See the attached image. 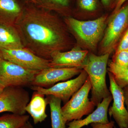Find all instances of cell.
I'll list each match as a JSON object with an SVG mask.
<instances>
[{
  "label": "cell",
  "instance_id": "f546056e",
  "mask_svg": "<svg viewBox=\"0 0 128 128\" xmlns=\"http://www.w3.org/2000/svg\"><path fill=\"white\" fill-rule=\"evenodd\" d=\"M4 89H3V88H2L0 86V95L2 93V92H3Z\"/></svg>",
  "mask_w": 128,
  "mask_h": 128
},
{
  "label": "cell",
  "instance_id": "6da1fadb",
  "mask_svg": "<svg viewBox=\"0 0 128 128\" xmlns=\"http://www.w3.org/2000/svg\"><path fill=\"white\" fill-rule=\"evenodd\" d=\"M24 48L50 60L54 53L64 51L70 44L67 28L56 13L24 2L15 25Z\"/></svg>",
  "mask_w": 128,
  "mask_h": 128
},
{
  "label": "cell",
  "instance_id": "7c38bea8",
  "mask_svg": "<svg viewBox=\"0 0 128 128\" xmlns=\"http://www.w3.org/2000/svg\"><path fill=\"white\" fill-rule=\"evenodd\" d=\"M89 52L78 47L68 51H57L51 56L50 67L76 68L83 70Z\"/></svg>",
  "mask_w": 128,
  "mask_h": 128
},
{
  "label": "cell",
  "instance_id": "5bb4252c",
  "mask_svg": "<svg viewBox=\"0 0 128 128\" xmlns=\"http://www.w3.org/2000/svg\"><path fill=\"white\" fill-rule=\"evenodd\" d=\"M23 9L17 0H0V24L15 26Z\"/></svg>",
  "mask_w": 128,
  "mask_h": 128
},
{
  "label": "cell",
  "instance_id": "ffe728a7",
  "mask_svg": "<svg viewBox=\"0 0 128 128\" xmlns=\"http://www.w3.org/2000/svg\"><path fill=\"white\" fill-rule=\"evenodd\" d=\"M108 72L111 73L118 86L123 89L128 86V69L120 67L110 61L108 63Z\"/></svg>",
  "mask_w": 128,
  "mask_h": 128
},
{
  "label": "cell",
  "instance_id": "ba28073f",
  "mask_svg": "<svg viewBox=\"0 0 128 128\" xmlns=\"http://www.w3.org/2000/svg\"><path fill=\"white\" fill-rule=\"evenodd\" d=\"M88 77L86 72L82 70L78 76L74 79L58 82L49 88L32 86L31 88L34 91L44 96L56 97L65 104L84 84Z\"/></svg>",
  "mask_w": 128,
  "mask_h": 128
},
{
  "label": "cell",
  "instance_id": "d4e9b609",
  "mask_svg": "<svg viewBox=\"0 0 128 128\" xmlns=\"http://www.w3.org/2000/svg\"><path fill=\"white\" fill-rule=\"evenodd\" d=\"M127 0H116L113 8H114L113 12L117 11L124 5Z\"/></svg>",
  "mask_w": 128,
  "mask_h": 128
},
{
  "label": "cell",
  "instance_id": "9a60e30c",
  "mask_svg": "<svg viewBox=\"0 0 128 128\" xmlns=\"http://www.w3.org/2000/svg\"><path fill=\"white\" fill-rule=\"evenodd\" d=\"M44 96L34 91L25 107L26 112L31 115L35 124L42 122L48 117L46 110L48 102Z\"/></svg>",
  "mask_w": 128,
  "mask_h": 128
},
{
  "label": "cell",
  "instance_id": "4316f807",
  "mask_svg": "<svg viewBox=\"0 0 128 128\" xmlns=\"http://www.w3.org/2000/svg\"><path fill=\"white\" fill-rule=\"evenodd\" d=\"M123 90L124 96L125 105L126 106V109L128 112V86L124 88Z\"/></svg>",
  "mask_w": 128,
  "mask_h": 128
},
{
  "label": "cell",
  "instance_id": "52a82bcc",
  "mask_svg": "<svg viewBox=\"0 0 128 128\" xmlns=\"http://www.w3.org/2000/svg\"><path fill=\"white\" fill-rule=\"evenodd\" d=\"M0 58L34 71H40L50 67V60L38 56L25 48L0 49Z\"/></svg>",
  "mask_w": 128,
  "mask_h": 128
},
{
  "label": "cell",
  "instance_id": "e0dca14e",
  "mask_svg": "<svg viewBox=\"0 0 128 128\" xmlns=\"http://www.w3.org/2000/svg\"><path fill=\"white\" fill-rule=\"evenodd\" d=\"M32 3L38 7L60 14L70 16V0H34Z\"/></svg>",
  "mask_w": 128,
  "mask_h": 128
},
{
  "label": "cell",
  "instance_id": "484cf974",
  "mask_svg": "<svg viewBox=\"0 0 128 128\" xmlns=\"http://www.w3.org/2000/svg\"><path fill=\"white\" fill-rule=\"evenodd\" d=\"M116 0H101L102 3L105 8H113Z\"/></svg>",
  "mask_w": 128,
  "mask_h": 128
},
{
  "label": "cell",
  "instance_id": "603a6c76",
  "mask_svg": "<svg viewBox=\"0 0 128 128\" xmlns=\"http://www.w3.org/2000/svg\"><path fill=\"white\" fill-rule=\"evenodd\" d=\"M124 50H128V28L121 38L115 49V52Z\"/></svg>",
  "mask_w": 128,
  "mask_h": 128
},
{
  "label": "cell",
  "instance_id": "d6986e66",
  "mask_svg": "<svg viewBox=\"0 0 128 128\" xmlns=\"http://www.w3.org/2000/svg\"><path fill=\"white\" fill-rule=\"evenodd\" d=\"M29 115L12 114L0 117V128H20L26 123Z\"/></svg>",
  "mask_w": 128,
  "mask_h": 128
},
{
  "label": "cell",
  "instance_id": "30bf717a",
  "mask_svg": "<svg viewBox=\"0 0 128 128\" xmlns=\"http://www.w3.org/2000/svg\"><path fill=\"white\" fill-rule=\"evenodd\" d=\"M82 69L76 68L49 67L39 71L34 76L32 86L45 88L65 81L80 74Z\"/></svg>",
  "mask_w": 128,
  "mask_h": 128
},
{
  "label": "cell",
  "instance_id": "7402d4cb",
  "mask_svg": "<svg viewBox=\"0 0 128 128\" xmlns=\"http://www.w3.org/2000/svg\"><path fill=\"white\" fill-rule=\"evenodd\" d=\"M78 7L84 11L93 12L98 8V0H77Z\"/></svg>",
  "mask_w": 128,
  "mask_h": 128
},
{
  "label": "cell",
  "instance_id": "83f0119b",
  "mask_svg": "<svg viewBox=\"0 0 128 128\" xmlns=\"http://www.w3.org/2000/svg\"><path fill=\"white\" fill-rule=\"evenodd\" d=\"M20 128H34L32 124L30 123V122L28 121L23 126Z\"/></svg>",
  "mask_w": 128,
  "mask_h": 128
},
{
  "label": "cell",
  "instance_id": "5b68a950",
  "mask_svg": "<svg viewBox=\"0 0 128 128\" xmlns=\"http://www.w3.org/2000/svg\"><path fill=\"white\" fill-rule=\"evenodd\" d=\"M92 87L90 80L88 76L84 84L62 107L66 122L81 119L83 116L89 115L94 111L96 105L89 98Z\"/></svg>",
  "mask_w": 128,
  "mask_h": 128
},
{
  "label": "cell",
  "instance_id": "4dcf8cb0",
  "mask_svg": "<svg viewBox=\"0 0 128 128\" xmlns=\"http://www.w3.org/2000/svg\"><path fill=\"white\" fill-rule=\"evenodd\" d=\"M128 128V127H127V128Z\"/></svg>",
  "mask_w": 128,
  "mask_h": 128
},
{
  "label": "cell",
  "instance_id": "3957f363",
  "mask_svg": "<svg viewBox=\"0 0 128 128\" xmlns=\"http://www.w3.org/2000/svg\"><path fill=\"white\" fill-rule=\"evenodd\" d=\"M107 15L92 20L81 21L70 16L64 20L68 30L86 48L92 51L96 50L102 39L108 22Z\"/></svg>",
  "mask_w": 128,
  "mask_h": 128
},
{
  "label": "cell",
  "instance_id": "7a4b0ae2",
  "mask_svg": "<svg viewBox=\"0 0 128 128\" xmlns=\"http://www.w3.org/2000/svg\"><path fill=\"white\" fill-rule=\"evenodd\" d=\"M110 54L96 55L89 53L83 70L86 72L92 84L90 100L96 106L104 98L112 96L106 83L108 60Z\"/></svg>",
  "mask_w": 128,
  "mask_h": 128
},
{
  "label": "cell",
  "instance_id": "8992f818",
  "mask_svg": "<svg viewBox=\"0 0 128 128\" xmlns=\"http://www.w3.org/2000/svg\"><path fill=\"white\" fill-rule=\"evenodd\" d=\"M39 72L28 70L0 58V86L4 89L32 85Z\"/></svg>",
  "mask_w": 128,
  "mask_h": 128
},
{
  "label": "cell",
  "instance_id": "4fadbf2b",
  "mask_svg": "<svg viewBox=\"0 0 128 128\" xmlns=\"http://www.w3.org/2000/svg\"><path fill=\"white\" fill-rule=\"evenodd\" d=\"M113 100L112 95L104 98L97 105V108L84 119L74 120L67 124V128H81L94 123L106 124L109 122L108 118V107Z\"/></svg>",
  "mask_w": 128,
  "mask_h": 128
},
{
  "label": "cell",
  "instance_id": "2e32d148",
  "mask_svg": "<svg viewBox=\"0 0 128 128\" xmlns=\"http://www.w3.org/2000/svg\"><path fill=\"white\" fill-rule=\"evenodd\" d=\"M24 48L15 26L0 24V49H13Z\"/></svg>",
  "mask_w": 128,
  "mask_h": 128
},
{
  "label": "cell",
  "instance_id": "cb8c5ba5",
  "mask_svg": "<svg viewBox=\"0 0 128 128\" xmlns=\"http://www.w3.org/2000/svg\"><path fill=\"white\" fill-rule=\"evenodd\" d=\"M92 128H114V121H111L108 123H94L91 124Z\"/></svg>",
  "mask_w": 128,
  "mask_h": 128
},
{
  "label": "cell",
  "instance_id": "f1b7e54d",
  "mask_svg": "<svg viewBox=\"0 0 128 128\" xmlns=\"http://www.w3.org/2000/svg\"><path fill=\"white\" fill-rule=\"evenodd\" d=\"M24 2H33L34 0H23Z\"/></svg>",
  "mask_w": 128,
  "mask_h": 128
},
{
  "label": "cell",
  "instance_id": "ac0fdd59",
  "mask_svg": "<svg viewBox=\"0 0 128 128\" xmlns=\"http://www.w3.org/2000/svg\"><path fill=\"white\" fill-rule=\"evenodd\" d=\"M50 107L52 128H66V121L62 110V101L52 96H48L46 98Z\"/></svg>",
  "mask_w": 128,
  "mask_h": 128
},
{
  "label": "cell",
  "instance_id": "9c48e42d",
  "mask_svg": "<svg viewBox=\"0 0 128 128\" xmlns=\"http://www.w3.org/2000/svg\"><path fill=\"white\" fill-rule=\"evenodd\" d=\"M30 100L29 92L22 87L5 88L0 95V113L9 112L25 114V107Z\"/></svg>",
  "mask_w": 128,
  "mask_h": 128
},
{
  "label": "cell",
  "instance_id": "8fae6325",
  "mask_svg": "<svg viewBox=\"0 0 128 128\" xmlns=\"http://www.w3.org/2000/svg\"><path fill=\"white\" fill-rule=\"evenodd\" d=\"M110 91L112 96L113 102L108 109L110 117H112L120 128H126L128 125V112L125 107L123 89L115 82L111 73L108 72Z\"/></svg>",
  "mask_w": 128,
  "mask_h": 128
},
{
  "label": "cell",
  "instance_id": "44dd1931",
  "mask_svg": "<svg viewBox=\"0 0 128 128\" xmlns=\"http://www.w3.org/2000/svg\"><path fill=\"white\" fill-rule=\"evenodd\" d=\"M112 62L120 67L128 69V50H121L114 53Z\"/></svg>",
  "mask_w": 128,
  "mask_h": 128
},
{
  "label": "cell",
  "instance_id": "277c9868",
  "mask_svg": "<svg viewBox=\"0 0 128 128\" xmlns=\"http://www.w3.org/2000/svg\"><path fill=\"white\" fill-rule=\"evenodd\" d=\"M128 28V3L113 12L107 24L101 42L100 55L110 54L116 48Z\"/></svg>",
  "mask_w": 128,
  "mask_h": 128
}]
</instances>
